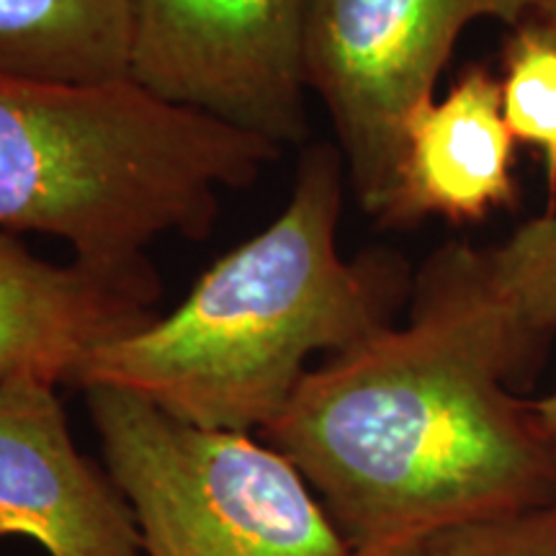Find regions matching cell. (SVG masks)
Instances as JSON below:
<instances>
[{
  "instance_id": "obj_1",
  "label": "cell",
  "mask_w": 556,
  "mask_h": 556,
  "mask_svg": "<svg viewBox=\"0 0 556 556\" xmlns=\"http://www.w3.org/2000/svg\"><path fill=\"white\" fill-rule=\"evenodd\" d=\"M533 356L448 245L422 270L405 328L309 368L263 435L353 554L422 546L556 503V448L507 389Z\"/></svg>"
},
{
  "instance_id": "obj_2",
  "label": "cell",
  "mask_w": 556,
  "mask_h": 556,
  "mask_svg": "<svg viewBox=\"0 0 556 556\" xmlns=\"http://www.w3.org/2000/svg\"><path fill=\"white\" fill-rule=\"evenodd\" d=\"M343 155L315 144L283 212L222 255L189 296L103 345L78 389L116 387L212 430H268L317 353H343L387 328L392 270L338 253Z\"/></svg>"
},
{
  "instance_id": "obj_3",
  "label": "cell",
  "mask_w": 556,
  "mask_h": 556,
  "mask_svg": "<svg viewBox=\"0 0 556 556\" xmlns=\"http://www.w3.org/2000/svg\"><path fill=\"white\" fill-rule=\"evenodd\" d=\"M281 148L152 99L129 78L54 83L0 73V229L62 240L75 261L160 283L148 248L204 240L219 199Z\"/></svg>"
},
{
  "instance_id": "obj_4",
  "label": "cell",
  "mask_w": 556,
  "mask_h": 556,
  "mask_svg": "<svg viewBox=\"0 0 556 556\" xmlns=\"http://www.w3.org/2000/svg\"><path fill=\"white\" fill-rule=\"evenodd\" d=\"M86 405L144 556H348L291 458L250 433L178 420L116 387Z\"/></svg>"
},
{
  "instance_id": "obj_5",
  "label": "cell",
  "mask_w": 556,
  "mask_h": 556,
  "mask_svg": "<svg viewBox=\"0 0 556 556\" xmlns=\"http://www.w3.org/2000/svg\"><path fill=\"white\" fill-rule=\"evenodd\" d=\"M477 18L513 29L536 18L556 31V0H304L309 90L328 109L353 191L379 225L397 197L409 114L433 99L456 39Z\"/></svg>"
},
{
  "instance_id": "obj_6",
  "label": "cell",
  "mask_w": 556,
  "mask_h": 556,
  "mask_svg": "<svg viewBox=\"0 0 556 556\" xmlns=\"http://www.w3.org/2000/svg\"><path fill=\"white\" fill-rule=\"evenodd\" d=\"M127 78L281 150L302 142L304 0H129Z\"/></svg>"
},
{
  "instance_id": "obj_7",
  "label": "cell",
  "mask_w": 556,
  "mask_h": 556,
  "mask_svg": "<svg viewBox=\"0 0 556 556\" xmlns=\"http://www.w3.org/2000/svg\"><path fill=\"white\" fill-rule=\"evenodd\" d=\"M0 539L50 556H142L127 500L75 446L58 387L29 377L0 381Z\"/></svg>"
},
{
  "instance_id": "obj_8",
  "label": "cell",
  "mask_w": 556,
  "mask_h": 556,
  "mask_svg": "<svg viewBox=\"0 0 556 556\" xmlns=\"http://www.w3.org/2000/svg\"><path fill=\"white\" fill-rule=\"evenodd\" d=\"M157 299L160 283L80 261L58 266L0 229V381L75 387L96 351L157 317Z\"/></svg>"
},
{
  "instance_id": "obj_9",
  "label": "cell",
  "mask_w": 556,
  "mask_h": 556,
  "mask_svg": "<svg viewBox=\"0 0 556 556\" xmlns=\"http://www.w3.org/2000/svg\"><path fill=\"white\" fill-rule=\"evenodd\" d=\"M516 139L503 116L500 80L482 65L458 75L446 99L420 103L402 131L397 197L381 219L407 227L426 217L479 222L518 199Z\"/></svg>"
},
{
  "instance_id": "obj_10",
  "label": "cell",
  "mask_w": 556,
  "mask_h": 556,
  "mask_svg": "<svg viewBox=\"0 0 556 556\" xmlns=\"http://www.w3.org/2000/svg\"><path fill=\"white\" fill-rule=\"evenodd\" d=\"M129 0H0V73L54 83L127 78Z\"/></svg>"
},
{
  "instance_id": "obj_11",
  "label": "cell",
  "mask_w": 556,
  "mask_h": 556,
  "mask_svg": "<svg viewBox=\"0 0 556 556\" xmlns=\"http://www.w3.org/2000/svg\"><path fill=\"white\" fill-rule=\"evenodd\" d=\"M456 253L471 281L541 351L556 332V214L526 222L503 245H456Z\"/></svg>"
},
{
  "instance_id": "obj_12",
  "label": "cell",
  "mask_w": 556,
  "mask_h": 556,
  "mask_svg": "<svg viewBox=\"0 0 556 556\" xmlns=\"http://www.w3.org/2000/svg\"><path fill=\"white\" fill-rule=\"evenodd\" d=\"M503 116L516 142L533 144L546 165L548 212L556 214V31L523 21L503 47Z\"/></svg>"
},
{
  "instance_id": "obj_13",
  "label": "cell",
  "mask_w": 556,
  "mask_h": 556,
  "mask_svg": "<svg viewBox=\"0 0 556 556\" xmlns=\"http://www.w3.org/2000/svg\"><path fill=\"white\" fill-rule=\"evenodd\" d=\"M435 556H556V503L430 539Z\"/></svg>"
},
{
  "instance_id": "obj_14",
  "label": "cell",
  "mask_w": 556,
  "mask_h": 556,
  "mask_svg": "<svg viewBox=\"0 0 556 556\" xmlns=\"http://www.w3.org/2000/svg\"><path fill=\"white\" fill-rule=\"evenodd\" d=\"M533 407V415H536L541 430H544V435L552 441V446L556 448V392L548 394L544 400H536L531 402Z\"/></svg>"
},
{
  "instance_id": "obj_15",
  "label": "cell",
  "mask_w": 556,
  "mask_h": 556,
  "mask_svg": "<svg viewBox=\"0 0 556 556\" xmlns=\"http://www.w3.org/2000/svg\"><path fill=\"white\" fill-rule=\"evenodd\" d=\"M348 556H361V554H348ZM379 556H435L433 548H430L428 544L422 546H413V548H400V552H389V554H379Z\"/></svg>"
}]
</instances>
